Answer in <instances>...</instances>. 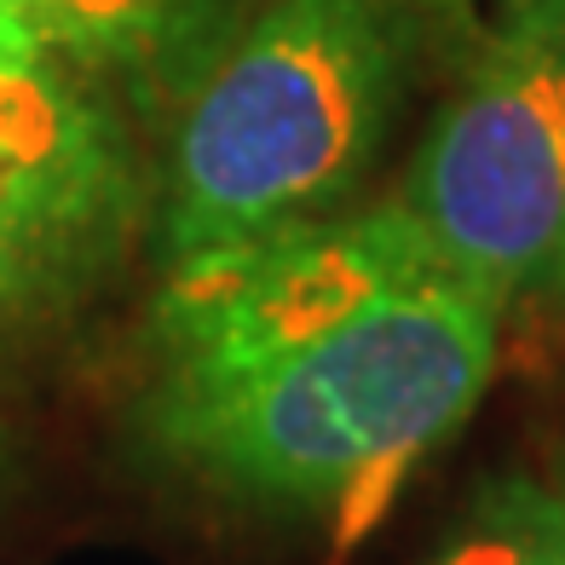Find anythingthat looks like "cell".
<instances>
[{"label": "cell", "instance_id": "obj_5", "mask_svg": "<svg viewBox=\"0 0 565 565\" xmlns=\"http://www.w3.org/2000/svg\"><path fill=\"white\" fill-rule=\"evenodd\" d=\"M433 565H565V484L531 473L497 479Z\"/></svg>", "mask_w": 565, "mask_h": 565}, {"label": "cell", "instance_id": "obj_3", "mask_svg": "<svg viewBox=\"0 0 565 565\" xmlns=\"http://www.w3.org/2000/svg\"><path fill=\"white\" fill-rule=\"evenodd\" d=\"M393 209L502 312L543 289L565 237V0H497Z\"/></svg>", "mask_w": 565, "mask_h": 565}, {"label": "cell", "instance_id": "obj_7", "mask_svg": "<svg viewBox=\"0 0 565 565\" xmlns=\"http://www.w3.org/2000/svg\"><path fill=\"white\" fill-rule=\"evenodd\" d=\"M35 58H46V53L35 46V35L12 18L7 0H0V64H35Z\"/></svg>", "mask_w": 565, "mask_h": 565}, {"label": "cell", "instance_id": "obj_4", "mask_svg": "<svg viewBox=\"0 0 565 565\" xmlns=\"http://www.w3.org/2000/svg\"><path fill=\"white\" fill-rule=\"evenodd\" d=\"M139 214L145 173L121 121L46 58L0 64V352L105 289Z\"/></svg>", "mask_w": 565, "mask_h": 565}, {"label": "cell", "instance_id": "obj_6", "mask_svg": "<svg viewBox=\"0 0 565 565\" xmlns=\"http://www.w3.org/2000/svg\"><path fill=\"white\" fill-rule=\"evenodd\" d=\"M41 53H70L87 64L150 58L179 30L191 0H7Z\"/></svg>", "mask_w": 565, "mask_h": 565}, {"label": "cell", "instance_id": "obj_8", "mask_svg": "<svg viewBox=\"0 0 565 565\" xmlns=\"http://www.w3.org/2000/svg\"><path fill=\"white\" fill-rule=\"evenodd\" d=\"M543 289L565 306V237H559V254H554V266H548V277H543Z\"/></svg>", "mask_w": 565, "mask_h": 565}, {"label": "cell", "instance_id": "obj_2", "mask_svg": "<svg viewBox=\"0 0 565 565\" xmlns=\"http://www.w3.org/2000/svg\"><path fill=\"white\" fill-rule=\"evenodd\" d=\"M398 0H248L168 127V266L347 214L404 87Z\"/></svg>", "mask_w": 565, "mask_h": 565}, {"label": "cell", "instance_id": "obj_1", "mask_svg": "<svg viewBox=\"0 0 565 565\" xmlns=\"http://www.w3.org/2000/svg\"><path fill=\"white\" fill-rule=\"evenodd\" d=\"M502 306L393 209L329 214L168 266L150 433L220 491L364 531L473 416Z\"/></svg>", "mask_w": 565, "mask_h": 565}]
</instances>
